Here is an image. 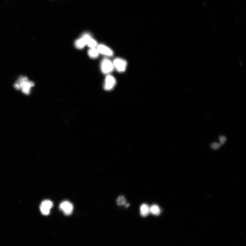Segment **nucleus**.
Wrapping results in <instances>:
<instances>
[{
  "label": "nucleus",
  "mask_w": 246,
  "mask_h": 246,
  "mask_svg": "<svg viewBox=\"0 0 246 246\" xmlns=\"http://www.w3.org/2000/svg\"><path fill=\"white\" fill-rule=\"evenodd\" d=\"M114 68L113 62L109 59L105 58L101 61V69L104 74L109 75L113 72Z\"/></svg>",
  "instance_id": "1"
},
{
  "label": "nucleus",
  "mask_w": 246,
  "mask_h": 246,
  "mask_svg": "<svg viewBox=\"0 0 246 246\" xmlns=\"http://www.w3.org/2000/svg\"><path fill=\"white\" fill-rule=\"evenodd\" d=\"M114 68L118 72L122 73L126 70L127 63L126 60L122 58H117L113 62Z\"/></svg>",
  "instance_id": "2"
},
{
  "label": "nucleus",
  "mask_w": 246,
  "mask_h": 246,
  "mask_svg": "<svg viewBox=\"0 0 246 246\" xmlns=\"http://www.w3.org/2000/svg\"><path fill=\"white\" fill-rule=\"evenodd\" d=\"M116 83L115 78L111 75H107L105 78L104 88L105 90H111L115 87Z\"/></svg>",
  "instance_id": "3"
},
{
  "label": "nucleus",
  "mask_w": 246,
  "mask_h": 246,
  "mask_svg": "<svg viewBox=\"0 0 246 246\" xmlns=\"http://www.w3.org/2000/svg\"><path fill=\"white\" fill-rule=\"evenodd\" d=\"M53 206V202L49 200H45L41 203L40 209L41 213L44 215H48Z\"/></svg>",
  "instance_id": "4"
},
{
  "label": "nucleus",
  "mask_w": 246,
  "mask_h": 246,
  "mask_svg": "<svg viewBox=\"0 0 246 246\" xmlns=\"http://www.w3.org/2000/svg\"><path fill=\"white\" fill-rule=\"evenodd\" d=\"M59 208L64 214L67 216L72 214L74 209L73 204L68 201L62 202L60 205Z\"/></svg>",
  "instance_id": "5"
},
{
  "label": "nucleus",
  "mask_w": 246,
  "mask_h": 246,
  "mask_svg": "<svg viewBox=\"0 0 246 246\" xmlns=\"http://www.w3.org/2000/svg\"><path fill=\"white\" fill-rule=\"evenodd\" d=\"M97 49H98L99 53L107 57H112L114 55L113 50L104 45L100 44L98 45Z\"/></svg>",
  "instance_id": "6"
},
{
  "label": "nucleus",
  "mask_w": 246,
  "mask_h": 246,
  "mask_svg": "<svg viewBox=\"0 0 246 246\" xmlns=\"http://www.w3.org/2000/svg\"><path fill=\"white\" fill-rule=\"evenodd\" d=\"M27 78L25 76H21L19 78L18 80L14 84V87L17 90H20L24 84L29 81Z\"/></svg>",
  "instance_id": "7"
},
{
  "label": "nucleus",
  "mask_w": 246,
  "mask_h": 246,
  "mask_svg": "<svg viewBox=\"0 0 246 246\" xmlns=\"http://www.w3.org/2000/svg\"><path fill=\"white\" fill-rule=\"evenodd\" d=\"M34 86L33 82L28 81L24 84L21 90L23 93L28 95L30 93L31 88Z\"/></svg>",
  "instance_id": "8"
},
{
  "label": "nucleus",
  "mask_w": 246,
  "mask_h": 246,
  "mask_svg": "<svg viewBox=\"0 0 246 246\" xmlns=\"http://www.w3.org/2000/svg\"><path fill=\"white\" fill-rule=\"evenodd\" d=\"M87 45V42L83 37H81L78 39L75 42V46L79 49H82Z\"/></svg>",
  "instance_id": "9"
},
{
  "label": "nucleus",
  "mask_w": 246,
  "mask_h": 246,
  "mask_svg": "<svg viewBox=\"0 0 246 246\" xmlns=\"http://www.w3.org/2000/svg\"><path fill=\"white\" fill-rule=\"evenodd\" d=\"M150 213V208L147 204H144L140 207V213L142 217H146Z\"/></svg>",
  "instance_id": "10"
},
{
  "label": "nucleus",
  "mask_w": 246,
  "mask_h": 246,
  "mask_svg": "<svg viewBox=\"0 0 246 246\" xmlns=\"http://www.w3.org/2000/svg\"><path fill=\"white\" fill-rule=\"evenodd\" d=\"M88 55L92 59H96L99 57V53L98 49L96 48H90L88 51Z\"/></svg>",
  "instance_id": "11"
},
{
  "label": "nucleus",
  "mask_w": 246,
  "mask_h": 246,
  "mask_svg": "<svg viewBox=\"0 0 246 246\" xmlns=\"http://www.w3.org/2000/svg\"><path fill=\"white\" fill-rule=\"evenodd\" d=\"M160 209L159 207L156 205H153L150 208V213L155 215H158L160 214Z\"/></svg>",
  "instance_id": "12"
},
{
  "label": "nucleus",
  "mask_w": 246,
  "mask_h": 246,
  "mask_svg": "<svg viewBox=\"0 0 246 246\" xmlns=\"http://www.w3.org/2000/svg\"><path fill=\"white\" fill-rule=\"evenodd\" d=\"M87 45L90 48H95L98 46V43L96 40L92 37L88 41Z\"/></svg>",
  "instance_id": "13"
},
{
  "label": "nucleus",
  "mask_w": 246,
  "mask_h": 246,
  "mask_svg": "<svg viewBox=\"0 0 246 246\" xmlns=\"http://www.w3.org/2000/svg\"><path fill=\"white\" fill-rule=\"evenodd\" d=\"M117 203L119 206H126V199L123 196L119 197L117 200Z\"/></svg>",
  "instance_id": "14"
},
{
  "label": "nucleus",
  "mask_w": 246,
  "mask_h": 246,
  "mask_svg": "<svg viewBox=\"0 0 246 246\" xmlns=\"http://www.w3.org/2000/svg\"><path fill=\"white\" fill-rule=\"evenodd\" d=\"M221 145L220 144L214 143L212 144L211 146V147H212L214 150H217L219 149L221 147Z\"/></svg>",
  "instance_id": "15"
},
{
  "label": "nucleus",
  "mask_w": 246,
  "mask_h": 246,
  "mask_svg": "<svg viewBox=\"0 0 246 246\" xmlns=\"http://www.w3.org/2000/svg\"><path fill=\"white\" fill-rule=\"evenodd\" d=\"M219 141H220V144L221 145L224 144L225 143L226 141V138L224 136H221L219 138Z\"/></svg>",
  "instance_id": "16"
}]
</instances>
